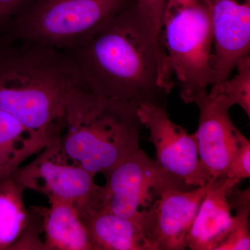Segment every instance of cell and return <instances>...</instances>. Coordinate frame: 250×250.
Returning <instances> with one entry per match:
<instances>
[{"label":"cell","instance_id":"obj_18","mask_svg":"<svg viewBox=\"0 0 250 250\" xmlns=\"http://www.w3.org/2000/svg\"><path fill=\"white\" fill-rule=\"evenodd\" d=\"M236 186L230 194L229 201L235 210L233 228L215 250H250V188L241 190Z\"/></svg>","mask_w":250,"mask_h":250},{"label":"cell","instance_id":"obj_1","mask_svg":"<svg viewBox=\"0 0 250 250\" xmlns=\"http://www.w3.org/2000/svg\"><path fill=\"white\" fill-rule=\"evenodd\" d=\"M67 52L91 93L137 106H166V96L172 90L164 78L159 44L135 6L118 15L88 42Z\"/></svg>","mask_w":250,"mask_h":250},{"label":"cell","instance_id":"obj_8","mask_svg":"<svg viewBox=\"0 0 250 250\" xmlns=\"http://www.w3.org/2000/svg\"><path fill=\"white\" fill-rule=\"evenodd\" d=\"M148 141L156 149V161L169 173L190 187L205 186L213 177L200 161L195 134L171 121L166 106L143 104L138 106Z\"/></svg>","mask_w":250,"mask_h":250},{"label":"cell","instance_id":"obj_7","mask_svg":"<svg viewBox=\"0 0 250 250\" xmlns=\"http://www.w3.org/2000/svg\"><path fill=\"white\" fill-rule=\"evenodd\" d=\"M37 154L36 159L21 166L12 176L24 190H36L48 198L70 202L80 215L103 208V187L95 183L94 174L65 154L59 138Z\"/></svg>","mask_w":250,"mask_h":250},{"label":"cell","instance_id":"obj_10","mask_svg":"<svg viewBox=\"0 0 250 250\" xmlns=\"http://www.w3.org/2000/svg\"><path fill=\"white\" fill-rule=\"evenodd\" d=\"M194 103L200 111L195 134L200 161L212 177H224L245 136L231 121L229 108L217 102L208 90L200 93Z\"/></svg>","mask_w":250,"mask_h":250},{"label":"cell","instance_id":"obj_19","mask_svg":"<svg viewBox=\"0 0 250 250\" xmlns=\"http://www.w3.org/2000/svg\"><path fill=\"white\" fill-rule=\"evenodd\" d=\"M167 0H134L135 8L149 34L159 44L161 17Z\"/></svg>","mask_w":250,"mask_h":250},{"label":"cell","instance_id":"obj_14","mask_svg":"<svg viewBox=\"0 0 250 250\" xmlns=\"http://www.w3.org/2000/svg\"><path fill=\"white\" fill-rule=\"evenodd\" d=\"M95 250H152L146 231L105 208L81 215Z\"/></svg>","mask_w":250,"mask_h":250},{"label":"cell","instance_id":"obj_16","mask_svg":"<svg viewBox=\"0 0 250 250\" xmlns=\"http://www.w3.org/2000/svg\"><path fill=\"white\" fill-rule=\"evenodd\" d=\"M24 190L12 178L0 185V250L12 249L29 224Z\"/></svg>","mask_w":250,"mask_h":250},{"label":"cell","instance_id":"obj_13","mask_svg":"<svg viewBox=\"0 0 250 250\" xmlns=\"http://www.w3.org/2000/svg\"><path fill=\"white\" fill-rule=\"evenodd\" d=\"M48 200L49 207H40L45 250H95L76 207L56 197Z\"/></svg>","mask_w":250,"mask_h":250},{"label":"cell","instance_id":"obj_9","mask_svg":"<svg viewBox=\"0 0 250 250\" xmlns=\"http://www.w3.org/2000/svg\"><path fill=\"white\" fill-rule=\"evenodd\" d=\"M207 1L213 32L214 83L229 78L237 62L250 54V0Z\"/></svg>","mask_w":250,"mask_h":250},{"label":"cell","instance_id":"obj_20","mask_svg":"<svg viewBox=\"0 0 250 250\" xmlns=\"http://www.w3.org/2000/svg\"><path fill=\"white\" fill-rule=\"evenodd\" d=\"M225 177L244 180L250 177V142L246 136L235 153Z\"/></svg>","mask_w":250,"mask_h":250},{"label":"cell","instance_id":"obj_4","mask_svg":"<svg viewBox=\"0 0 250 250\" xmlns=\"http://www.w3.org/2000/svg\"><path fill=\"white\" fill-rule=\"evenodd\" d=\"M213 46L207 0L166 1L159 34L163 70L185 104L194 103L213 83Z\"/></svg>","mask_w":250,"mask_h":250},{"label":"cell","instance_id":"obj_17","mask_svg":"<svg viewBox=\"0 0 250 250\" xmlns=\"http://www.w3.org/2000/svg\"><path fill=\"white\" fill-rule=\"evenodd\" d=\"M237 74L233 78L213 83L208 93L225 107L238 105L250 117V56L237 62Z\"/></svg>","mask_w":250,"mask_h":250},{"label":"cell","instance_id":"obj_6","mask_svg":"<svg viewBox=\"0 0 250 250\" xmlns=\"http://www.w3.org/2000/svg\"><path fill=\"white\" fill-rule=\"evenodd\" d=\"M103 186V208L139 223L148 232L151 209L161 193L170 189L190 190L139 148L108 174Z\"/></svg>","mask_w":250,"mask_h":250},{"label":"cell","instance_id":"obj_5","mask_svg":"<svg viewBox=\"0 0 250 250\" xmlns=\"http://www.w3.org/2000/svg\"><path fill=\"white\" fill-rule=\"evenodd\" d=\"M134 0H32L5 27L10 39L68 51L83 45Z\"/></svg>","mask_w":250,"mask_h":250},{"label":"cell","instance_id":"obj_21","mask_svg":"<svg viewBox=\"0 0 250 250\" xmlns=\"http://www.w3.org/2000/svg\"><path fill=\"white\" fill-rule=\"evenodd\" d=\"M29 0H0V28L21 12Z\"/></svg>","mask_w":250,"mask_h":250},{"label":"cell","instance_id":"obj_3","mask_svg":"<svg viewBox=\"0 0 250 250\" xmlns=\"http://www.w3.org/2000/svg\"><path fill=\"white\" fill-rule=\"evenodd\" d=\"M142 127L136 105L80 89L69 99L59 142L72 161L106 177L139 149Z\"/></svg>","mask_w":250,"mask_h":250},{"label":"cell","instance_id":"obj_15","mask_svg":"<svg viewBox=\"0 0 250 250\" xmlns=\"http://www.w3.org/2000/svg\"><path fill=\"white\" fill-rule=\"evenodd\" d=\"M50 142L43 135L28 129L14 116L0 110V185L12 178L24 161Z\"/></svg>","mask_w":250,"mask_h":250},{"label":"cell","instance_id":"obj_12","mask_svg":"<svg viewBox=\"0 0 250 250\" xmlns=\"http://www.w3.org/2000/svg\"><path fill=\"white\" fill-rule=\"evenodd\" d=\"M238 179L221 177L211 179L188 234L187 248L192 250H215L233 228L234 217L230 194L241 183Z\"/></svg>","mask_w":250,"mask_h":250},{"label":"cell","instance_id":"obj_11","mask_svg":"<svg viewBox=\"0 0 250 250\" xmlns=\"http://www.w3.org/2000/svg\"><path fill=\"white\" fill-rule=\"evenodd\" d=\"M210 182L190 190L170 189L161 193L151 209L152 220L148 240L152 250L187 248L188 234L209 188Z\"/></svg>","mask_w":250,"mask_h":250},{"label":"cell","instance_id":"obj_2","mask_svg":"<svg viewBox=\"0 0 250 250\" xmlns=\"http://www.w3.org/2000/svg\"><path fill=\"white\" fill-rule=\"evenodd\" d=\"M0 48V110L49 141L60 137L72 94L87 89L71 54L35 42Z\"/></svg>","mask_w":250,"mask_h":250}]
</instances>
